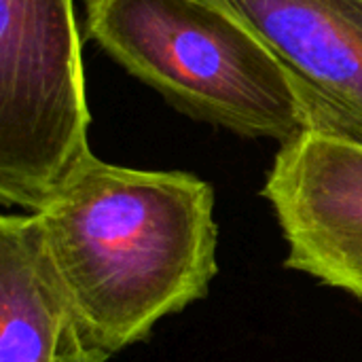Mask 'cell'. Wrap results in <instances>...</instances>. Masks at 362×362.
<instances>
[{"label":"cell","instance_id":"cell-2","mask_svg":"<svg viewBox=\"0 0 362 362\" xmlns=\"http://www.w3.org/2000/svg\"><path fill=\"white\" fill-rule=\"evenodd\" d=\"M85 30L125 72L195 121L280 144L308 129L280 59L212 0H85Z\"/></svg>","mask_w":362,"mask_h":362},{"label":"cell","instance_id":"cell-6","mask_svg":"<svg viewBox=\"0 0 362 362\" xmlns=\"http://www.w3.org/2000/svg\"><path fill=\"white\" fill-rule=\"evenodd\" d=\"M85 344L34 212L0 218V362H59Z\"/></svg>","mask_w":362,"mask_h":362},{"label":"cell","instance_id":"cell-1","mask_svg":"<svg viewBox=\"0 0 362 362\" xmlns=\"http://www.w3.org/2000/svg\"><path fill=\"white\" fill-rule=\"evenodd\" d=\"M34 214L85 346L108 356L204 299L218 272L214 191L189 172L93 155Z\"/></svg>","mask_w":362,"mask_h":362},{"label":"cell","instance_id":"cell-3","mask_svg":"<svg viewBox=\"0 0 362 362\" xmlns=\"http://www.w3.org/2000/svg\"><path fill=\"white\" fill-rule=\"evenodd\" d=\"M74 0H0V199L45 204L93 157Z\"/></svg>","mask_w":362,"mask_h":362},{"label":"cell","instance_id":"cell-7","mask_svg":"<svg viewBox=\"0 0 362 362\" xmlns=\"http://www.w3.org/2000/svg\"><path fill=\"white\" fill-rule=\"evenodd\" d=\"M108 358H110L108 354H104L100 350H91L85 344H78L72 350H68L59 358V362H108Z\"/></svg>","mask_w":362,"mask_h":362},{"label":"cell","instance_id":"cell-5","mask_svg":"<svg viewBox=\"0 0 362 362\" xmlns=\"http://www.w3.org/2000/svg\"><path fill=\"white\" fill-rule=\"evenodd\" d=\"M291 74L308 129L362 146V0H212Z\"/></svg>","mask_w":362,"mask_h":362},{"label":"cell","instance_id":"cell-4","mask_svg":"<svg viewBox=\"0 0 362 362\" xmlns=\"http://www.w3.org/2000/svg\"><path fill=\"white\" fill-rule=\"evenodd\" d=\"M261 195L288 244L286 267L362 301V146L303 132L280 144Z\"/></svg>","mask_w":362,"mask_h":362}]
</instances>
